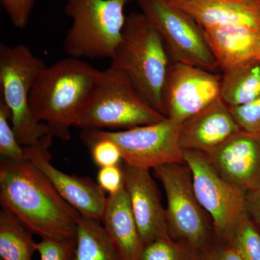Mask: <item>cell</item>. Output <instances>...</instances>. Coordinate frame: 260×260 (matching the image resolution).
I'll list each match as a JSON object with an SVG mask.
<instances>
[{
    "label": "cell",
    "instance_id": "1",
    "mask_svg": "<svg viewBox=\"0 0 260 260\" xmlns=\"http://www.w3.org/2000/svg\"><path fill=\"white\" fill-rule=\"evenodd\" d=\"M0 161L2 208L42 239L75 240L79 213L61 198L47 176L25 158L1 157Z\"/></svg>",
    "mask_w": 260,
    "mask_h": 260
},
{
    "label": "cell",
    "instance_id": "2",
    "mask_svg": "<svg viewBox=\"0 0 260 260\" xmlns=\"http://www.w3.org/2000/svg\"><path fill=\"white\" fill-rule=\"evenodd\" d=\"M100 73L88 62L69 56L46 66L38 75L30 107L34 118L47 124L53 138L70 139V128L74 126Z\"/></svg>",
    "mask_w": 260,
    "mask_h": 260
},
{
    "label": "cell",
    "instance_id": "3",
    "mask_svg": "<svg viewBox=\"0 0 260 260\" xmlns=\"http://www.w3.org/2000/svg\"><path fill=\"white\" fill-rule=\"evenodd\" d=\"M111 60V67L124 73L165 116L162 94L172 61L158 30L143 13L126 16L120 42Z\"/></svg>",
    "mask_w": 260,
    "mask_h": 260
},
{
    "label": "cell",
    "instance_id": "4",
    "mask_svg": "<svg viewBox=\"0 0 260 260\" xmlns=\"http://www.w3.org/2000/svg\"><path fill=\"white\" fill-rule=\"evenodd\" d=\"M166 118L124 73L110 66L101 71L74 126L82 130L127 129Z\"/></svg>",
    "mask_w": 260,
    "mask_h": 260
},
{
    "label": "cell",
    "instance_id": "5",
    "mask_svg": "<svg viewBox=\"0 0 260 260\" xmlns=\"http://www.w3.org/2000/svg\"><path fill=\"white\" fill-rule=\"evenodd\" d=\"M130 0H67L64 13L73 20L63 47L70 57L112 59L120 42Z\"/></svg>",
    "mask_w": 260,
    "mask_h": 260
},
{
    "label": "cell",
    "instance_id": "6",
    "mask_svg": "<svg viewBox=\"0 0 260 260\" xmlns=\"http://www.w3.org/2000/svg\"><path fill=\"white\" fill-rule=\"evenodd\" d=\"M46 66L26 46L0 45L1 100L11 112L12 126L23 147L34 145L49 134L47 124L34 118L29 102L34 82Z\"/></svg>",
    "mask_w": 260,
    "mask_h": 260
},
{
    "label": "cell",
    "instance_id": "7",
    "mask_svg": "<svg viewBox=\"0 0 260 260\" xmlns=\"http://www.w3.org/2000/svg\"><path fill=\"white\" fill-rule=\"evenodd\" d=\"M167 196L166 208L170 237L201 252L215 241L213 222L200 205L186 164H166L153 169Z\"/></svg>",
    "mask_w": 260,
    "mask_h": 260
},
{
    "label": "cell",
    "instance_id": "8",
    "mask_svg": "<svg viewBox=\"0 0 260 260\" xmlns=\"http://www.w3.org/2000/svg\"><path fill=\"white\" fill-rule=\"evenodd\" d=\"M143 14L158 30L172 61L210 72L218 69L199 24L169 0H137Z\"/></svg>",
    "mask_w": 260,
    "mask_h": 260
},
{
    "label": "cell",
    "instance_id": "9",
    "mask_svg": "<svg viewBox=\"0 0 260 260\" xmlns=\"http://www.w3.org/2000/svg\"><path fill=\"white\" fill-rule=\"evenodd\" d=\"M184 156L191 171L197 198L213 222L215 241L225 242L239 219L246 213V193L223 179L206 154L184 150Z\"/></svg>",
    "mask_w": 260,
    "mask_h": 260
},
{
    "label": "cell",
    "instance_id": "10",
    "mask_svg": "<svg viewBox=\"0 0 260 260\" xmlns=\"http://www.w3.org/2000/svg\"><path fill=\"white\" fill-rule=\"evenodd\" d=\"M180 125L167 117L155 124L120 131L83 130V133L113 140L120 148L124 162L150 170L166 164H185L179 143Z\"/></svg>",
    "mask_w": 260,
    "mask_h": 260
},
{
    "label": "cell",
    "instance_id": "11",
    "mask_svg": "<svg viewBox=\"0 0 260 260\" xmlns=\"http://www.w3.org/2000/svg\"><path fill=\"white\" fill-rule=\"evenodd\" d=\"M220 88L213 72L172 61L162 90L164 114L181 124L219 99Z\"/></svg>",
    "mask_w": 260,
    "mask_h": 260
},
{
    "label": "cell",
    "instance_id": "12",
    "mask_svg": "<svg viewBox=\"0 0 260 260\" xmlns=\"http://www.w3.org/2000/svg\"><path fill=\"white\" fill-rule=\"evenodd\" d=\"M52 135L47 134L35 144L23 147L25 158L39 168L61 198L78 213L102 221L107 197L97 182L88 177L69 175L51 164Z\"/></svg>",
    "mask_w": 260,
    "mask_h": 260
},
{
    "label": "cell",
    "instance_id": "13",
    "mask_svg": "<svg viewBox=\"0 0 260 260\" xmlns=\"http://www.w3.org/2000/svg\"><path fill=\"white\" fill-rule=\"evenodd\" d=\"M206 155L233 185L246 193L260 189V133L239 130Z\"/></svg>",
    "mask_w": 260,
    "mask_h": 260
},
{
    "label": "cell",
    "instance_id": "14",
    "mask_svg": "<svg viewBox=\"0 0 260 260\" xmlns=\"http://www.w3.org/2000/svg\"><path fill=\"white\" fill-rule=\"evenodd\" d=\"M121 167L124 186L143 245L160 238L170 237L166 208L162 206L158 186L150 170L125 162H122Z\"/></svg>",
    "mask_w": 260,
    "mask_h": 260
},
{
    "label": "cell",
    "instance_id": "15",
    "mask_svg": "<svg viewBox=\"0 0 260 260\" xmlns=\"http://www.w3.org/2000/svg\"><path fill=\"white\" fill-rule=\"evenodd\" d=\"M239 130L229 107L219 98L181 123L179 143L183 150L208 154Z\"/></svg>",
    "mask_w": 260,
    "mask_h": 260
},
{
    "label": "cell",
    "instance_id": "16",
    "mask_svg": "<svg viewBox=\"0 0 260 260\" xmlns=\"http://www.w3.org/2000/svg\"><path fill=\"white\" fill-rule=\"evenodd\" d=\"M203 29L226 25L260 28V0H169Z\"/></svg>",
    "mask_w": 260,
    "mask_h": 260
},
{
    "label": "cell",
    "instance_id": "17",
    "mask_svg": "<svg viewBox=\"0 0 260 260\" xmlns=\"http://www.w3.org/2000/svg\"><path fill=\"white\" fill-rule=\"evenodd\" d=\"M218 69H229L246 61L260 60V28L226 25L203 29Z\"/></svg>",
    "mask_w": 260,
    "mask_h": 260
},
{
    "label": "cell",
    "instance_id": "18",
    "mask_svg": "<svg viewBox=\"0 0 260 260\" xmlns=\"http://www.w3.org/2000/svg\"><path fill=\"white\" fill-rule=\"evenodd\" d=\"M101 222L122 260H140L144 245L124 186L108 195Z\"/></svg>",
    "mask_w": 260,
    "mask_h": 260
},
{
    "label": "cell",
    "instance_id": "19",
    "mask_svg": "<svg viewBox=\"0 0 260 260\" xmlns=\"http://www.w3.org/2000/svg\"><path fill=\"white\" fill-rule=\"evenodd\" d=\"M260 95V60L246 61L223 71L220 98L229 107L249 104Z\"/></svg>",
    "mask_w": 260,
    "mask_h": 260
},
{
    "label": "cell",
    "instance_id": "20",
    "mask_svg": "<svg viewBox=\"0 0 260 260\" xmlns=\"http://www.w3.org/2000/svg\"><path fill=\"white\" fill-rule=\"evenodd\" d=\"M72 260H122L102 222L79 213Z\"/></svg>",
    "mask_w": 260,
    "mask_h": 260
},
{
    "label": "cell",
    "instance_id": "21",
    "mask_svg": "<svg viewBox=\"0 0 260 260\" xmlns=\"http://www.w3.org/2000/svg\"><path fill=\"white\" fill-rule=\"evenodd\" d=\"M34 234L15 215L2 208L0 211L1 260H32L37 251Z\"/></svg>",
    "mask_w": 260,
    "mask_h": 260
},
{
    "label": "cell",
    "instance_id": "22",
    "mask_svg": "<svg viewBox=\"0 0 260 260\" xmlns=\"http://www.w3.org/2000/svg\"><path fill=\"white\" fill-rule=\"evenodd\" d=\"M227 244L244 260H260V231L246 213L234 225Z\"/></svg>",
    "mask_w": 260,
    "mask_h": 260
},
{
    "label": "cell",
    "instance_id": "23",
    "mask_svg": "<svg viewBox=\"0 0 260 260\" xmlns=\"http://www.w3.org/2000/svg\"><path fill=\"white\" fill-rule=\"evenodd\" d=\"M200 253L172 237L160 238L144 246L140 260H199Z\"/></svg>",
    "mask_w": 260,
    "mask_h": 260
},
{
    "label": "cell",
    "instance_id": "24",
    "mask_svg": "<svg viewBox=\"0 0 260 260\" xmlns=\"http://www.w3.org/2000/svg\"><path fill=\"white\" fill-rule=\"evenodd\" d=\"M81 139L90 150L95 165L100 168L114 167L122 164L120 148L113 140L89 136L82 132Z\"/></svg>",
    "mask_w": 260,
    "mask_h": 260
},
{
    "label": "cell",
    "instance_id": "25",
    "mask_svg": "<svg viewBox=\"0 0 260 260\" xmlns=\"http://www.w3.org/2000/svg\"><path fill=\"white\" fill-rule=\"evenodd\" d=\"M11 112L3 101H0V155L10 159L25 158L24 148L19 143L13 126L10 125Z\"/></svg>",
    "mask_w": 260,
    "mask_h": 260
},
{
    "label": "cell",
    "instance_id": "26",
    "mask_svg": "<svg viewBox=\"0 0 260 260\" xmlns=\"http://www.w3.org/2000/svg\"><path fill=\"white\" fill-rule=\"evenodd\" d=\"M229 108L239 129L260 133V95L245 105Z\"/></svg>",
    "mask_w": 260,
    "mask_h": 260
},
{
    "label": "cell",
    "instance_id": "27",
    "mask_svg": "<svg viewBox=\"0 0 260 260\" xmlns=\"http://www.w3.org/2000/svg\"><path fill=\"white\" fill-rule=\"evenodd\" d=\"M75 243V239L65 242L42 239L37 246L40 260H72Z\"/></svg>",
    "mask_w": 260,
    "mask_h": 260
},
{
    "label": "cell",
    "instance_id": "28",
    "mask_svg": "<svg viewBox=\"0 0 260 260\" xmlns=\"http://www.w3.org/2000/svg\"><path fill=\"white\" fill-rule=\"evenodd\" d=\"M37 0H0L10 21L18 29L25 28Z\"/></svg>",
    "mask_w": 260,
    "mask_h": 260
},
{
    "label": "cell",
    "instance_id": "29",
    "mask_svg": "<svg viewBox=\"0 0 260 260\" xmlns=\"http://www.w3.org/2000/svg\"><path fill=\"white\" fill-rule=\"evenodd\" d=\"M121 164L114 167L100 168L98 172L97 184L103 191L109 194H115L124 186Z\"/></svg>",
    "mask_w": 260,
    "mask_h": 260
},
{
    "label": "cell",
    "instance_id": "30",
    "mask_svg": "<svg viewBox=\"0 0 260 260\" xmlns=\"http://www.w3.org/2000/svg\"><path fill=\"white\" fill-rule=\"evenodd\" d=\"M199 260H244L226 242L214 241L200 253Z\"/></svg>",
    "mask_w": 260,
    "mask_h": 260
},
{
    "label": "cell",
    "instance_id": "31",
    "mask_svg": "<svg viewBox=\"0 0 260 260\" xmlns=\"http://www.w3.org/2000/svg\"><path fill=\"white\" fill-rule=\"evenodd\" d=\"M246 213L260 231V189L246 193Z\"/></svg>",
    "mask_w": 260,
    "mask_h": 260
},
{
    "label": "cell",
    "instance_id": "32",
    "mask_svg": "<svg viewBox=\"0 0 260 260\" xmlns=\"http://www.w3.org/2000/svg\"><path fill=\"white\" fill-rule=\"evenodd\" d=\"M0 260H1V259H0Z\"/></svg>",
    "mask_w": 260,
    "mask_h": 260
}]
</instances>
